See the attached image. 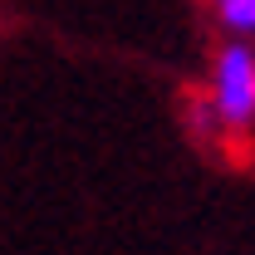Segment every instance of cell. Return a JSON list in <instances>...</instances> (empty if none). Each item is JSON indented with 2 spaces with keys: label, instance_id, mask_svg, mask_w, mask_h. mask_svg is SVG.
<instances>
[{
  "label": "cell",
  "instance_id": "1",
  "mask_svg": "<svg viewBox=\"0 0 255 255\" xmlns=\"http://www.w3.org/2000/svg\"><path fill=\"white\" fill-rule=\"evenodd\" d=\"M211 108L226 128H246L255 118V49L231 39L216 54V79H211Z\"/></svg>",
  "mask_w": 255,
  "mask_h": 255
},
{
  "label": "cell",
  "instance_id": "2",
  "mask_svg": "<svg viewBox=\"0 0 255 255\" xmlns=\"http://www.w3.org/2000/svg\"><path fill=\"white\" fill-rule=\"evenodd\" d=\"M231 34H255V0H211Z\"/></svg>",
  "mask_w": 255,
  "mask_h": 255
}]
</instances>
